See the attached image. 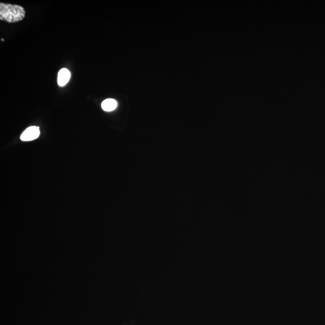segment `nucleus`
<instances>
[{
    "label": "nucleus",
    "instance_id": "1",
    "mask_svg": "<svg viewBox=\"0 0 325 325\" xmlns=\"http://www.w3.org/2000/svg\"><path fill=\"white\" fill-rule=\"evenodd\" d=\"M26 15L24 8L18 5L0 4V19L9 23L23 20Z\"/></svg>",
    "mask_w": 325,
    "mask_h": 325
},
{
    "label": "nucleus",
    "instance_id": "2",
    "mask_svg": "<svg viewBox=\"0 0 325 325\" xmlns=\"http://www.w3.org/2000/svg\"><path fill=\"white\" fill-rule=\"evenodd\" d=\"M40 135V130L39 127L36 126L30 127L22 133L21 140L23 141L34 140L38 138Z\"/></svg>",
    "mask_w": 325,
    "mask_h": 325
},
{
    "label": "nucleus",
    "instance_id": "3",
    "mask_svg": "<svg viewBox=\"0 0 325 325\" xmlns=\"http://www.w3.org/2000/svg\"><path fill=\"white\" fill-rule=\"evenodd\" d=\"M71 72H69L68 69L63 68L59 72L58 74L57 82L60 86H64L67 84L69 80H70Z\"/></svg>",
    "mask_w": 325,
    "mask_h": 325
},
{
    "label": "nucleus",
    "instance_id": "4",
    "mask_svg": "<svg viewBox=\"0 0 325 325\" xmlns=\"http://www.w3.org/2000/svg\"><path fill=\"white\" fill-rule=\"evenodd\" d=\"M101 106L105 112H112L117 107L118 103L115 99H107L102 102Z\"/></svg>",
    "mask_w": 325,
    "mask_h": 325
}]
</instances>
